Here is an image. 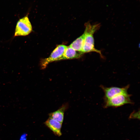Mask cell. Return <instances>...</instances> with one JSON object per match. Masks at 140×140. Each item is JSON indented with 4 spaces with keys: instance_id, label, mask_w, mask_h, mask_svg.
<instances>
[{
    "instance_id": "6da1fadb",
    "label": "cell",
    "mask_w": 140,
    "mask_h": 140,
    "mask_svg": "<svg viewBox=\"0 0 140 140\" xmlns=\"http://www.w3.org/2000/svg\"><path fill=\"white\" fill-rule=\"evenodd\" d=\"M85 29L84 31L85 37L82 51L84 54L90 52H95L99 53L101 57L103 58L100 51L97 49L94 46V40L93 34L100 27V24L91 25L88 22L85 24Z\"/></svg>"
},
{
    "instance_id": "7a4b0ae2",
    "label": "cell",
    "mask_w": 140,
    "mask_h": 140,
    "mask_svg": "<svg viewBox=\"0 0 140 140\" xmlns=\"http://www.w3.org/2000/svg\"><path fill=\"white\" fill-rule=\"evenodd\" d=\"M131 95L128 93H122L104 100V107H117L127 104H132L133 102L130 99Z\"/></svg>"
},
{
    "instance_id": "3957f363",
    "label": "cell",
    "mask_w": 140,
    "mask_h": 140,
    "mask_svg": "<svg viewBox=\"0 0 140 140\" xmlns=\"http://www.w3.org/2000/svg\"><path fill=\"white\" fill-rule=\"evenodd\" d=\"M32 27L28 17V14L20 19L16 26L14 37L25 36L30 34L32 31Z\"/></svg>"
},
{
    "instance_id": "277c9868",
    "label": "cell",
    "mask_w": 140,
    "mask_h": 140,
    "mask_svg": "<svg viewBox=\"0 0 140 140\" xmlns=\"http://www.w3.org/2000/svg\"><path fill=\"white\" fill-rule=\"evenodd\" d=\"M67 46L63 45L58 46L53 51L48 57L42 59L40 62L41 67L45 68L48 64L54 61L59 60L62 56Z\"/></svg>"
},
{
    "instance_id": "5b68a950",
    "label": "cell",
    "mask_w": 140,
    "mask_h": 140,
    "mask_svg": "<svg viewBox=\"0 0 140 140\" xmlns=\"http://www.w3.org/2000/svg\"><path fill=\"white\" fill-rule=\"evenodd\" d=\"M100 87L104 93V99L105 100L118 94L128 93L129 85H128L122 87H107L103 85H101Z\"/></svg>"
},
{
    "instance_id": "8992f818",
    "label": "cell",
    "mask_w": 140,
    "mask_h": 140,
    "mask_svg": "<svg viewBox=\"0 0 140 140\" xmlns=\"http://www.w3.org/2000/svg\"><path fill=\"white\" fill-rule=\"evenodd\" d=\"M62 123L51 118H49L44 122V124L56 135L60 136L62 135L61 129Z\"/></svg>"
},
{
    "instance_id": "52a82bcc",
    "label": "cell",
    "mask_w": 140,
    "mask_h": 140,
    "mask_svg": "<svg viewBox=\"0 0 140 140\" xmlns=\"http://www.w3.org/2000/svg\"><path fill=\"white\" fill-rule=\"evenodd\" d=\"M83 54L81 52L76 51L69 46H67L62 56L59 60L78 58H80Z\"/></svg>"
},
{
    "instance_id": "ba28073f",
    "label": "cell",
    "mask_w": 140,
    "mask_h": 140,
    "mask_svg": "<svg viewBox=\"0 0 140 140\" xmlns=\"http://www.w3.org/2000/svg\"><path fill=\"white\" fill-rule=\"evenodd\" d=\"M67 105H62L57 110L49 114V117L62 123L65 112L67 108Z\"/></svg>"
},
{
    "instance_id": "9c48e42d",
    "label": "cell",
    "mask_w": 140,
    "mask_h": 140,
    "mask_svg": "<svg viewBox=\"0 0 140 140\" xmlns=\"http://www.w3.org/2000/svg\"><path fill=\"white\" fill-rule=\"evenodd\" d=\"M85 37L84 33L72 43L69 46L71 48L79 52H82Z\"/></svg>"
},
{
    "instance_id": "30bf717a",
    "label": "cell",
    "mask_w": 140,
    "mask_h": 140,
    "mask_svg": "<svg viewBox=\"0 0 140 140\" xmlns=\"http://www.w3.org/2000/svg\"><path fill=\"white\" fill-rule=\"evenodd\" d=\"M130 118H137L139 119V111L137 112H133L129 116Z\"/></svg>"
},
{
    "instance_id": "8fae6325",
    "label": "cell",
    "mask_w": 140,
    "mask_h": 140,
    "mask_svg": "<svg viewBox=\"0 0 140 140\" xmlns=\"http://www.w3.org/2000/svg\"><path fill=\"white\" fill-rule=\"evenodd\" d=\"M26 134H23L21 136L20 140H26Z\"/></svg>"
}]
</instances>
